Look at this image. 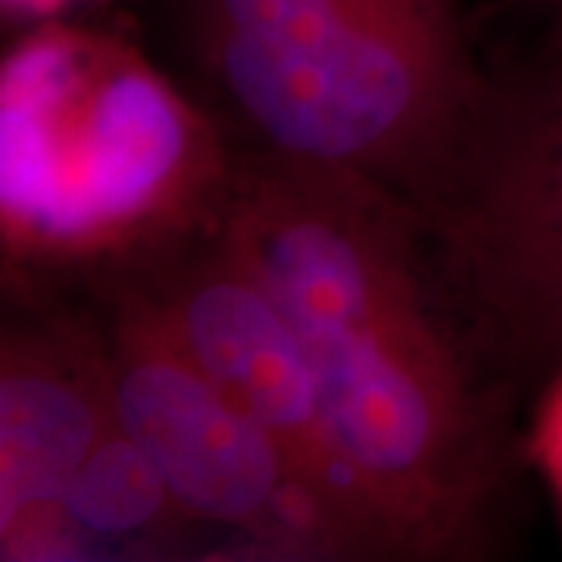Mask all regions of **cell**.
<instances>
[{
  "instance_id": "3957f363",
  "label": "cell",
  "mask_w": 562,
  "mask_h": 562,
  "mask_svg": "<svg viewBox=\"0 0 562 562\" xmlns=\"http://www.w3.org/2000/svg\"><path fill=\"white\" fill-rule=\"evenodd\" d=\"M241 150L431 198L494 88L460 0H172Z\"/></svg>"
},
{
  "instance_id": "ba28073f",
  "label": "cell",
  "mask_w": 562,
  "mask_h": 562,
  "mask_svg": "<svg viewBox=\"0 0 562 562\" xmlns=\"http://www.w3.org/2000/svg\"><path fill=\"white\" fill-rule=\"evenodd\" d=\"M184 557H222V547L181 509L154 462L113 422L50 516L25 538L16 562Z\"/></svg>"
},
{
  "instance_id": "6da1fadb",
  "label": "cell",
  "mask_w": 562,
  "mask_h": 562,
  "mask_svg": "<svg viewBox=\"0 0 562 562\" xmlns=\"http://www.w3.org/2000/svg\"><path fill=\"white\" fill-rule=\"evenodd\" d=\"M228 238L279 303L353 482L403 562L484 560L525 460L422 216L372 181L235 147Z\"/></svg>"
},
{
  "instance_id": "30bf717a",
  "label": "cell",
  "mask_w": 562,
  "mask_h": 562,
  "mask_svg": "<svg viewBox=\"0 0 562 562\" xmlns=\"http://www.w3.org/2000/svg\"><path fill=\"white\" fill-rule=\"evenodd\" d=\"M519 25H525L531 35L528 50H562V0H543L519 20Z\"/></svg>"
},
{
  "instance_id": "8fae6325",
  "label": "cell",
  "mask_w": 562,
  "mask_h": 562,
  "mask_svg": "<svg viewBox=\"0 0 562 562\" xmlns=\"http://www.w3.org/2000/svg\"><path fill=\"white\" fill-rule=\"evenodd\" d=\"M79 0H0L3 16L16 22H44L63 16V10H69Z\"/></svg>"
},
{
  "instance_id": "7a4b0ae2",
  "label": "cell",
  "mask_w": 562,
  "mask_h": 562,
  "mask_svg": "<svg viewBox=\"0 0 562 562\" xmlns=\"http://www.w3.org/2000/svg\"><path fill=\"white\" fill-rule=\"evenodd\" d=\"M235 144L135 44L32 22L0 63L7 284L116 276L220 220Z\"/></svg>"
},
{
  "instance_id": "9c48e42d",
  "label": "cell",
  "mask_w": 562,
  "mask_h": 562,
  "mask_svg": "<svg viewBox=\"0 0 562 562\" xmlns=\"http://www.w3.org/2000/svg\"><path fill=\"white\" fill-rule=\"evenodd\" d=\"M525 460L538 472L562 525V362L535 391L525 425Z\"/></svg>"
},
{
  "instance_id": "5b68a950",
  "label": "cell",
  "mask_w": 562,
  "mask_h": 562,
  "mask_svg": "<svg viewBox=\"0 0 562 562\" xmlns=\"http://www.w3.org/2000/svg\"><path fill=\"white\" fill-rule=\"evenodd\" d=\"M85 291L101 325L113 416L222 557L372 562L279 443L181 350L135 281L110 276Z\"/></svg>"
},
{
  "instance_id": "52a82bcc",
  "label": "cell",
  "mask_w": 562,
  "mask_h": 562,
  "mask_svg": "<svg viewBox=\"0 0 562 562\" xmlns=\"http://www.w3.org/2000/svg\"><path fill=\"white\" fill-rule=\"evenodd\" d=\"M0 335V560L57 506L116 422L94 303L54 301L47 284H7Z\"/></svg>"
},
{
  "instance_id": "8992f818",
  "label": "cell",
  "mask_w": 562,
  "mask_h": 562,
  "mask_svg": "<svg viewBox=\"0 0 562 562\" xmlns=\"http://www.w3.org/2000/svg\"><path fill=\"white\" fill-rule=\"evenodd\" d=\"M135 281L162 325L254 425L279 443L372 562H403L379 509L353 482L322 409L301 344L269 288L213 220L150 260L116 272ZM110 279V276H106Z\"/></svg>"
},
{
  "instance_id": "277c9868",
  "label": "cell",
  "mask_w": 562,
  "mask_h": 562,
  "mask_svg": "<svg viewBox=\"0 0 562 562\" xmlns=\"http://www.w3.org/2000/svg\"><path fill=\"white\" fill-rule=\"evenodd\" d=\"M487 362L519 397L562 362V50H525L416 210Z\"/></svg>"
},
{
  "instance_id": "7c38bea8",
  "label": "cell",
  "mask_w": 562,
  "mask_h": 562,
  "mask_svg": "<svg viewBox=\"0 0 562 562\" xmlns=\"http://www.w3.org/2000/svg\"><path fill=\"white\" fill-rule=\"evenodd\" d=\"M538 3H543V0H501V3H497V13H503V16H513V20L519 22L522 16H528Z\"/></svg>"
}]
</instances>
